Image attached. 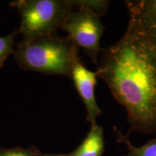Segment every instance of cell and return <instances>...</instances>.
Returning <instances> with one entry per match:
<instances>
[{
    "label": "cell",
    "mask_w": 156,
    "mask_h": 156,
    "mask_svg": "<svg viewBox=\"0 0 156 156\" xmlns=\"http://www.w3.org/2000/svg\"><path fill=\"white\" fill-rule=\"evenodd\" d=\"M67 156H68V155H67Z\"/></svg>",
    "instance_id": "obj_11"
},
{
    "label": "cell",
    "mask_w": 156,
    "mask_h": 156,
    "mask_svg": "<svg viewBox=\"0 0 156 156\" xmlns=\"http://www.w3.org/2000/svg\"><path fill=\"white\" fill-rule=\"evenodd\" d=\"M129 14L122 38L102 48L96 74L125 108L131 129L156 135V36Z\"/></svg>",
    "instance_id": "obj_1"
},
{
    "label": "cell",
    "mask_w": 156,
    "mask_h": 156,
    "mask_svg": "<svg viewBox=\"0 0 156 156\" xmlns=\"http://www.w3.org/2000/svg\"><path fill=\"white\" fill-rule=\"evenodd\" d=\"M0 156H32L31 153L23 150H8L0 152Z\"/></svg>",
    "instance_id": "obj_10"
},
{
    "label": "cell",
    "mask_w": 156,
    "mask_h": 156,
    "mask_svg": "<svg viewBox=\"0 0 156 156\" xmlns=\"http://www.w3.org/2000/svg\"><path fill=\"white\" fill-rule=\"evenodd\" d=\"M105 151V141L102 126L91 125L85 139L77 150L68 156H102Z\"/></svg>",
    "instance_id": "obj_7"
},
{
    "label": "cell",
    "mask_w": 156,
    "mask_h": 156,
    "mask_svg": "<svg viewBox=\"0 0 156 156\" xmlns=\"http://www.w3.org/2000/svg\"><path fill=\"white\" fill-rule=\"evenodd\" d=\"M129 13L139 20L142 26L156 36V0L127 1Z\"/></svg>",
    "instance_id": "obj_6"
},
{
    "label": "cell",
    "mask_w": 156,
    "mask_h": 156,
    "mask_svg": "<svg viewBox=\"0 0 156 156\" xmlns=\"http://www.w3.org/2000/svg\"><path fill=\"white\" fill-rule=\"evenodd\" d=\"M116 133L117 141L126 145L128 152L122 156H156V137L153 138L140 147L132 145L128 136L121 132L117 128L114 127Z\"/></svg>",
    "instance_id": "obj_8"
},
{
    "label": "cell",
    "mask_w": 156,
    "mask_h": 156,
    "mask_svg": "<svg viewBox=\"0 0 156 156\" xmlns=\"http://www.w3.org/2000/svg\"><path fill=\"white\" fill-rule=\"evenodd\" d=\"M22 69L50 75L71 78L78 48L68 37L56 34L23 39L13 51Z\"/></svg>",
    "instance_id": "obj_2"
},
{
    "label": "cell",
    "mask_w": 156,
    "mask_h": 156,
    "mask_svg": "<svg viewBox=\"0 0 156 156\" xmlns=\"http://www.w3.org/2000/svg\"><path fill=\"white\" fill-rule=\"evenodd\" d=\"M21 17L18 33L23 39L56 34L67 15L75 9L69 0H18L11 2Z\"/></svg>",
    "instance_id": "obj_3"
},
{
    "label": "cell",
    "mask_w": 156,
    "mask_h": 156,
    "mask_svg": "<svg viewBox=\"0 0 156 156\" xmlns=\"http://www.w3.org/2000/svg\"><path fill=\"white\" fill-rule=\"evenodd\" d=\"M18 32H15L6 36H0V68L11 54H13L15 38Z\"/></svg>",
    "instance_id": "obj_9"
},
{
    "label": "cell",
    "mask_w": 156,
    "mask_h": 156,
    "mask_svg": "<svg viewBox=\"0 0 156 156\" xmlns=\"http://www.w3.org/2000/svg\"><path fill=\"white\" fill-rule=\"evenodd\" d=\"M96 72L86 68L78 59L74 65L71 78L83 100L86 109V119L92 124H96V119L102 114L98 105L95 95V87L97 84Z\"/></svg>",
    "instance_id": "obj_5"
},
{
    "label": "cell",
    "mask_w": 156,
    "mask_h": 156,
    "mask_svg": "<svg viewBox=\"0 0 156 156\" xmlns=\"http://www.w3.org/2000/svg\"><path fill=\"white\" fill-rule=\"evenodd\" d=\"M74 5L75 9L66 17L61 29L77 48H81L93 63L98 64L104 30L100 16L82 5L80 1H74Z\"/></svg>",
    "instance_id": "obj_4"
}]
</instances>
